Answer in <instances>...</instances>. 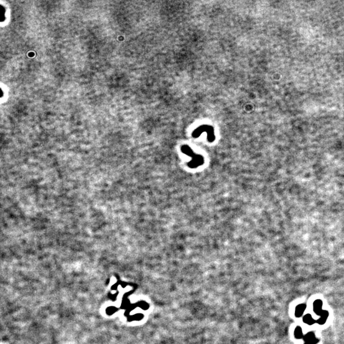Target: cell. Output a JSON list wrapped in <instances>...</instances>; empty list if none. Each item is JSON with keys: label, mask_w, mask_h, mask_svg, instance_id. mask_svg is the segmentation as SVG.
I'll use <instances>...</instances> for the list:
<instances>
[{"label": "cell", "mask_w": 344, "mask_h": 344, "mask_svg": "<svg viewBox=\"0 0 344 344\" xmlns=\"http://www.w3.org/2000/svg\"><path fill=\"white\" fill-rule=\"evenodd\" d=\"M303 322L307 324H313L315 323V320L310 314H306L303 317Z\"/></svg>", "instance_id": "7"}, {"label": "cell", "mask_w": 344, "mask_h": 344, "mask_svg": "<svg viewBox=\"0 0 344 344\" xmlns=\"http://www.w3.org/2000/svg\"><path fill=\"white\" fill-rule=\"evenodd\" d=\"M305 309H306V305L305 304H301V305H298L297 307L296 308V311H295L296 316V317L301 316L302 314H303Z\"/></svg>", "instance_id": "6"}, {"label": "cell", "mask_w": 344, "mask_h": 344, "mask_svg": "<svg viewBox=\"0 0 344 344\" xmlns=\"http://www.w3.org/2000/svg\"><path fill=\"white\" fill-rule=\"evenodd\" d=\"M304 340L307 344H316L319 342V340L315 337V335L312 332L307 333L304 337Z\"/></svg>", "instance_id": "3"}, {"label": "cell", "mask_w": 344, "mask_h": 344, "mask_svg": "<svg viewBox=\"0 0 344 344\" xmlns=\"http://www.w3.org/2000/svg\"><path fill=\"white\" fill-rule=\"evenodd\" d=\"M206 132L207 133V139L210 143H212L215 140V129L213 126L210 125H202L196 128L192 131V137L193 138H198L202 134V133Z\"/></svg>", "instance_id": "2"}, {"label": "cell", "mask_w": 344, "mask_h": 344, "mask_svg": "<svg viewBox=\"0 0 344 344\" xmlns=\"http://www.w3.org/2000/svg\"><path fill=\"white\" fill-rule=\"evenodd\" d=\"M181 151L183 154L192 157V161L188 163V166L189 168H196L203 165L205 162L203 157L200 154H196L189 146L187 145H182L181 147Z\"/></svg>", "instance_id": "1"}, {"label": "cell", "mask_w": 344, "mask_h": 344, "mask_svg": "<svg viewBox=\"0 0 344 344\" xmlns=\"http://www.w3.org/2000/svg\"><path fill=\"white\" fill-rule=\"evenodd\" d=\"M294 335L296 338H301L303 337V331L300 327L298 326L294 330Z\"/></svg>", "instance_id": "8"}, {"label": "cell", "mask_w": 344, "mask_h": 344, "mask_svg": "<svg viewBox=\"0 0 344 344\" xmlns=\"http://www.w3.org/2000/svg\"><path fill=\"white\" fill-rule=\"evenodd\" d=\"M321 315V317L320 319H319L317 323L319 324H324L326 322V321L327 320V319L328 317V315H329V314H328V312L326 311V310H323L321 314L320 315Z\"/></svg>", "instance_id": "5"}, {"label": "cell", "mask_w": 344, "mask_h": 344, "mask_svg": "<svg viewBox=\"0 0 344 344\" xmlns=\"http://www.w3.org/2000/svg\"><path fill=\"white\" fill-rule=\"evenodd\" d=\"M323 302L320 300H317L314 303V310L315 314L320 315L323 312L322 310Z\"/></svg>", "instance_id": "4"}, {"label": "cell", "mask_w": 344, "mask_h": 344, "mask_svg": "<svg viewBox=\"0 0 344 344\" xmlns=\"http://www.w3.org/2000/svg\"><path fill=\"white\" fill-rule=\"evenodd\" d=\"M305 344H307V343H305Z\"/></svg>", "instance_id": "9"}]
</instances>
